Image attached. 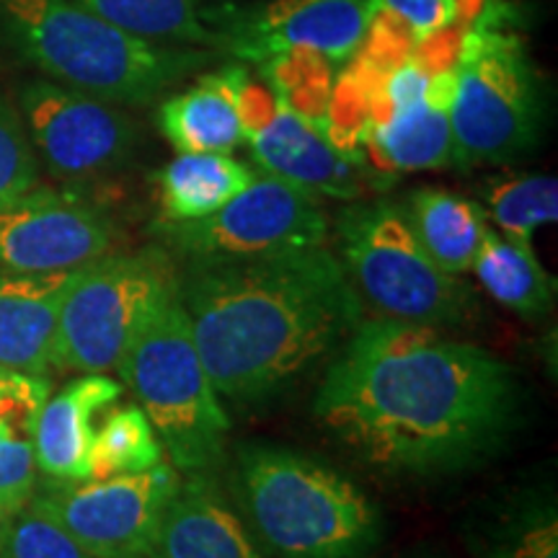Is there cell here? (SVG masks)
I'll return each mask as SVG.
<instances>
[{
	"instance_id": "cell-13",
	"label": "cell",
	"mask_w": 558,
	"mask_h": 558,
	"mask_svg": "<svg viewBox=\"0 0 558 558\" xmlns=\"http://www.w3.org/2000/svg\"><path fill=\"white\" fill-rule=\"evenodd\" d=\"M262 173L288 181L313 197L360 199L380 190L386 177H375L367 160L349 156L331 143L326 130L277 99L275 111L246 137Z\"/></svg>"
},
{
	"instance_id": "cell-29",
	"label": "cell",
	"mask_w": 558,
	"mask_h": 558,
	"mask_svg": "<svg viewBox=\"0 0 558 558\" xmlns=\"http://www.w3.org/2000/svg\"><path fill=\"white\" fill-rule=\"evenodd\" d=\"M39 186V158L24 117L0 96V207Z\"/></svg>"
},
{
	"instance_id": "cell-9",
	"label": "cell",
	"mask_w": 558,
	"mask_h": 558,
	"mask_svg": "<svg viewBox=\"0 0 558 558\" xmlns=\"http://www.w3.org/2000/svg\"><path fill=\"white\" fill-rule=\"evenodd\" d=\"M156 239L184 267L248 262L282 251L326 246L329 218L318 197L256 171L226 207L190 222H156Z\"/></svg>"
},
{
	"instance_id": "cell-2",
	"label": "cell",
	"mask_w": 558,
	"mask_h": 558,
	"mask_svg": "<svg viewBox=\"0 0 558 558\" xmlns=\"http://www.w3.org/2000/svg\"><path fill=\"white\" fill-rule=\"evenodd\" d=\"M179 303L215 390L241 407L288 393L362 320V298L326 246L184 267Z\"/></svg>"
},
{
	"instance_id": "cell-21",
	"label": "cell",
	"mask_w": 558,
	"mask_h": 558,
	"mask_svg": "<svg viewBox=\"0 0 558 558\" xmlns=\"http://www.w3.org/2000/svg\"><path fill=\"white\" fill-rule=\"evenodd\" d=\"M256 171L228 153H179L158 173L160 220L190 222L226 207Z\"/></svg>"
},
{
	"instance_id": "cell-6",
	"label": "cell",
	"mask_w": 558,
	"mask_h": 558,
	"mask_svg": "<svg viewBox=\"0 0 558 558\" xmlns=\"http://www.w3.org/2000/svg\"><path fill=\"white\" fill-rule=\"evenodd\" d=\"M177 295L179 262L160 243L109 251L81 267L60 311L54 369H117L137 333Z\"/></svg>"
},
{
	"instance_id": "cell-5",
	"label": "cell",
	"mask_w": 558,
	"mask_h": 558,
	"mask_svg": "<svg viewBox=\"0 0 558 558\" xmlns=\"http://www.w3.org/2000/svg\"><path fill=\"white\" fill-rule=\"evenodd\" d=\"M117 369L173 469L205 473L226 458L230 416L199 357L179 295L137 333Z\"/></svg>"
},
{
	"instance_id": "cell-15",
	"label": "cell",
	"mask_w": 558,
	"mask_h": 558,
	"mask_svg": "<svg viewBox=\"0 0 558 558\" xmlns=\"http://www.w3.org/2000/svg\"><path fill=\"white\" fill-rule=\"evenodd\" d=\"M156 558H271L205 473H186L160 522Z\"/></svg>"
},
{
	"instance_id": "cell-8",
	"label": "cell",
	"mask_w": 558,
	"mask_h": 558,
	"mask_svg": "<svg viewBox=\"0 0 558 558\" xmlns=\"http://www.w3.org/2000/svg\"><path fill=\"white\" fill-rule=\"evenodd\" d=\"M478 16L463 37L450 104L458 166L509 163L535 148L543 104L520 39Z\"/></svg>"
},
{
	"instance_id": "cell-19",
	"label": "cell",
	"mask_w": 558,
	"mask_h": 558,
	"mask_svg": "<svg viewBox=\"0 0 558 558\" xmlns=\"http://www.w3.org/2000/svg\"><path fill=\"white\" fill-rule=\"evenodd\" d=\"M456 96V78L414 107H407L373 124L362 137V156L373 171H432L456 163L450 128V104Z\"/></svg>"
},
{
	"instance_id": "cell-7",
	"label": "cell",
	"mask_w": 558,
	"mask_h": 558,
	"mask_svg": "<svg viewBox=\"0 0 558 558\" xmlns=\"http://www.w3.org/2000/svg\"><path fill=\"white\" fill-rule=\"evenodd\" d=\"M341 264L357 295L383 318L458 326L471 316L473 290L429 259L401 202L352 205L337 222Z\"/></svg>"
},
{
	"instance_id": "cell-10",
	"label": "cell",
	"mask_w": 558,
	"mask_h": 558,
	"mask_svg": "<svg viewBox=\"0 0 558 558\" xmlns=\"http://www.w3.org/2000/svg\"><path fill=\"white\" fill-rule=\"evenodd\" d=\"M179 484V471L163 460L148 471L114 478H41L26 505L58 522L96 558H137L156 548Z\"/></svg>"
},
{
	"instance_id": "cell-27",
	"label": "cell",
	"mask_w": 558,
	"mask_h": 558,
	"mask_svg": "<svg viewBox=\"0 0 558 558\" xmlns=\"http://www.w3.org/2000/svg\"><path fill=\"white\" fill-rule=\"evenodd\" d=\"M481 558H558V514L550 494H527L486 530Z\"/></svg>"
},
{
	"instance_id": "cell-32",
	"label": "cell",
	"mask_w": 558,
	"mask_h": 558,
	"mask_svg": "<svg viewBox=\"0 0 558 558\" xmlns=\"http://www.w3.org/2000/svg\"><path fill=\"white\" fill-rule=\"evenodd\" d=\"M137 558H156V556H137Z\"/></svg>"
},
{
	"instance_id": "cell-30",
	"label": "cell",
	"mask_w": 558,
	"mask_h": 558,
	"mask_svg": "<svg viewBox=\"0 0 558 558\" xmlns=\"http://www.w3.org/2000/svg\"><path fill=\"white\" fill-rule=\"evenodd\" d=\"M418 39L450 26H471L484 16L488 0H380Z\"/></svg>"
},
{
	"instance_id": "cell-14",
	"label": "cell",
	"mask_w": 558,
	"mask_h": 558,
	"mask_svg": "<svg viewBox=\"0 0 558 558\" xmlns=\"http://www.w3.org/2000/svg\"><path fill=\"white\" fill-rule=\"evenodd\" d=\"M380 0H271L259 16L241 21L233 41L243 58L269 60L305 47L329 62H349L365 39Z\"/></svg>"
},
{
	"instance_id": "cell-1",
	"label": "cell",
	"mask_w": 558,
	"mask_h": 558,
	"mask_svg": "<svg viewBox=\"0 0 558 558\" xmlns=\"http://www.w3.org/2000/svg\"><path fill=\"white\" fill-rule=\"evenodd\" d=\"M525 390L507 360L396 318H362L333 354L313 416L378 471L450 476L505 448Z\"/></svg>"
},
{
	"instance_id": "cell-23",
	"label": "cell",
	"mask_w": 558,
	"mask_h": 558,
	"mask_svg": "<svg viewBox=\"0 0 558 558\" xmlns=\"http://www.w3.org/2000/svg\"><path fill=\"white\" fill-rule=\"evenodd\" d=\"M488 298L522 316H541L554 308L556 279L543 269L533 246L488 228L471 267Z\"/></svg>"
},
{
	"instance_id": "cell-4",
	"label": "cell",
	"mask_w": 558,
	"mask_h": 558,
	"mask_svg": "<svg viewBox=\"0 0 558 558\" xmlns=\"http://www.w3.org/2000/svg\"><path fill=\"white\" fill-rule=\"evenodd\" d=\"M235 501L271 558H369L386 525L378 505L337 469L279 445H243Z\"/></svg>"
},
{
	"instance_id": "cell-24",
	"label": "cell",
	"mask_w": 558,
	"mask_h": 558,
	"mask_svg": "<svg viewBox=\"0 0 558 558\" xmlns=\"http://www.w3.org/2000/svg\"><path fill=\"white\" fill-rule=\"evenodd\" d=\"M75 5L111 21L137 37L173 47L226 45L202 16L199 0H73Z\"/></svg>"
},
{
	"instance_id": "cell-11",
	"label": "cell",
	"mask_w": 558,
	"mask_h": 558,
	"mask_svg": "<svg viewBox=\"0 0 558 558\" xmlns=\"http://www.w3.org/2000/svg\"><path fill=\"white\" fill-rule=\"evenodd\" d=\"M21 117L37 158L60 181H88L122 169L137 148V124L117 104L52 81L21 88Z\"/></svg>"
},
{
	"instance_id": "cell-18",
	"label": "cell",
	"mask_w": 558,
	"mask_h": 558,
	"mask_svg": "<svg viewBox=\"0 0 558 558\" xmlns=\"http://www.w3.org/2000/svg\"><path fill=\"white\" fill-rule=\"evenodd\" d=\"M248 73L230 65L202 75L160 104L158 130L179 153H230L246 140L243 88Z\"/></svg>"
},
{
	"instance_id": "cell-16",
	"label": "cell",
	"mask_w": 558,
	"mask_h": 558,
	"mask_svg": "<svg viewBox=\"0 0 558 558\" xmlns=\"http://www.w3.org/2000/svg\"><path fill=\"white\" fill-rule=\"evenodd\" d=\"M78 269L16 275L0 271V367L50 378L60 311Z\"/></svg>"
},
{
	"instance_id": "cell-22",
	"label": "cell",
	"mask_w": 558,
	"mask_h": 558,
	"mask_svg": "<svg viewBox=\"0 0 558 558\" xmlns=\"http://www.w3.org/2000/svg\"><path fill=\"white\" fill-rule=\"evenodd\" d=\"M403 207L416 241L439 269L456 277L471 271L486 230L492 228L484 207L437 186L416 190Z\"/></svg>"
},
{
	"instance_id": "cell-26",
	"label": "cell",
	"mask_w": 558,
	"mask_h": 558,
	"mask_svg": "<svg viewBox=\"0 0 558 558\" xmlns=\"http://www.w3.org/2000/svg\"><path fill=\"white\" fill-rule=\"evenodd\" d=\"M484 202V215L501 235L533 246L535 230L558 218V181L543 173L501 177L488 181Z\"/></svg>"
},
{
	"instance_id": "cell-31",
	"label": "cell",
	"mask_w": 558,
	"mask_h": 558,
	"mask_svg": "<svg viewBox=\"0 0 558 558\" xmlns=\"http://www.w3.org/2000/svg\"><path fill=\"white\" fill-rule=\"evenodd\" d=\"M13 518V512H9V509L3 507V501H0V530L5 527V522H9Z\"/></svg>"
},
{
	"instance_id": "cell-25",
	"label": "cell",
	"mask_w": 558,
	"mask_h": 558,
	"mask_svg": "<svg viewBox=\"0 0 558 558\" xmlns=\"http://www.w3.org/2000/svg\"><path fill=\"white\" fill-rule=\"evenodd\" d=\"M163 445L153 429L150 418L137 403L107 409L96 424L90 442L88 478H114L148 471L163 463Z\"/></svg>"
},
{
	"instance_id": "cell-17",
	"label": "cell",
	"mask_w": 558,
	"mask_h": 558,
	"mask_svg": "<svg viewBox=\"0 0 558 558\" xmlns=\"http://www.w3.org/2000/svg\"><path fill=\"white\" fill-rule=\"evenodd\" d=\"M122 383L107 373H86L47 396L37 418L34 460L45 481H88L96 424L122 399Z\"/></svg>"
},
{
	"instance_id": "cell-20",
	"label": "cell",
	"mask_w": 558,
	"mask_h": 558,
	"mask_svg": "<svg viewBox=\"0 0 558 558\" xmlns=\"http://www.w3.org/2000/svg\"><path fill=\"white\" fill-rule=\"evenodd\" d=\"M50 393V378L0 367V501L13 514L37 488L34 437L41 403Z\"/></svg>"
},
{
	"instance_id": "cell-3",
	"label": "cell",
	"mask_w": 558,
	"mask_h": 558,
	"mask_svg": "<svg viewBox=\"0 0 558 558\" xmlns=\"http://www.w3.org/2000/svg\"><path fill=\"white\" fill-rule=\"evenodd\" d=\"M0 34L47 81L117 107L148 104L215 58L137 37L73 0H0Z\"/></svg>"
},
{
	"instance_id": "cell-28",
	"label": "cell",
	"mask_w": 558,
	"mask_h": 558,
	"mask_svg": "<svg viewBox=\"0 0 558 558\" xmlns=\"http://www.w3.org/2000/svg\"><path fill=\"white\" fill-rule=\"evenodd\" d=\"M0 558H96L58 522L26 505L0 530Z\"/></svg>"
},
{
	"instance_id": "cell-12",
	"label": "cell",
	"mask_w": 558,
	"mask_h": 558,
	"mask_svg": "<svg viewBox=\"0 0 558 558\" xmlns=\"http://www.w3.org/2000/svg\"><path fill=\"white\" fill-rule=\"evenodd\" d=\"M120 228L107 207L78 192L34 186L0 207V271L81 269L109 254Z\"/></svg>"
}]
</instances>
